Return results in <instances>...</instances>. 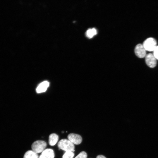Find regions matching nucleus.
I'll use <instances>...</instances> for the list:
<instances>
[{"instance_id":"1","label":"nucleus","mask_w":158,"mask_h":158,"mask_svg":"<svg viewBox=\"0 0 158 158\" xmlns=\"http://www.w3.org/2000/svg\"><path fill=\"white\" fill-rule=\"evenodd\" d=\"M58 146L59 149L66 152H73L75 148L74 144L67 139H62L60 140L58 143Z\"/></svg>"},{"instance_id":"2","label":"nucleus","mask_w":158,"mask_h":158,"mask_svg":"<svg viewBox=\"0 0 158 158\" xmlns=\"http://www.w3.org/2000/svg\"><path fill=\"white\" fill-rule=\"evenodd\" d=\"M47 145V143L45 141L42 140H37L32 144L31 148L33 151L37 154L43 151Z\"/></svg>"},{"instance_id":"3","label":"nucleus","mask_w":158,"mask_h":158,"mask_svg":"<svg viewBox=\"0 0 158 158\" xmlns=\"http://www.w3.org/2000/svg\"><path fill=\"white\" fill-rule=\"evenodd\" d=\"M146 51H153L157 46V42L154 38L150 37L146 39L142 44Z\"/></svg>"},{"instance_id":"4","label":"nucleus","mask_w":158,"mask_h":158,"mask_svg":"<svg viewBox=\"0 0 158 158\" xmlns=\"http://www.w3.org/2000/svg\"><path fill=\"white\" fill-rule=\"evenodd\" d=\"M145 61L146 64L151 68H153L156 65V59L153 54L149 53L145 56Z\"/></svg>"},{"instance_id":"5","label":"nucleus","mask_w":158,"mask_h":158,"mask_svg":"<svg viewBox=\"0 0 158 158\" xmlns=\"http://www.w3.org/2000/svg\"><path fill=\"white\" fill-rule=\"evenodd\" d=\"M146 50L142 44H139L136 45L135 49V53L138 57L143 58L146 56Z\"/></svg>"},{"instance_id":"6","label":"nucleus","mask_w":158,"mask_h":158,"mask_svg":"<svg viewBox=\"0 0 158 158\" xmlns=\"http://www.w3.org/2000/svg\"><path fill=\"white\" fill-rule=\"evenodd\" d=\"M67 138L69 140L75 145L80 144L82 140V138L80 135L75 133L69 134L68 135Z\"/></svg>"},{"instance_id":"7","label":"nucleus","mask_w":158,"mask_h":158,"mask_svg":"<svg viewBox=\"0 0 158 158\" xmlns=\"http://www.w3.org/2000/svg\"><path fill=\"white\" fill-rule=\"evenodd\" d=\"M54 156L53 150L48 148L45 149L42 152L39 158H54Z\"/></svg>"},{"instance_id":"8","label":"nucleus","mask_w":158,"mask_h":158,"mask_svg":"<svg viewBox=\"0 0 158 158\" xmlns=\"http://www.w3.org/2000/svg\"><path fill=\"white\" fill-rule=\"evenodd\" d=\"M49 86V82L47 81L41 83L37 87L36 90L37 93H39L45 92Z\"/></svg>"},{"instance_id":"9","label":"nucleus","mask_w":158,"mask_h":158,"mask_svg":"<svg viewBox=\"0 0 158 158\" xmlns=\"http://www.w3.org/2000/svg\"><path fill=\"white\" fill-rule=\"evenodd\" d=\"M59 139V136L56 133L51 134L49 136V143L51 146H54L57 142Z\"/></svg>"},{"instance_id":"10","label":"nucleus","mask_w":158,"mask_h":158,"mask_svg":"<svg viewBox=\"0 0 158 158\" xmlns=\"http://www.w3.org/2000/svg\"><path fill=\"white\" fill-rule=\"evenodd\" d=\"M23 158H39V156L37 153L32 150H30L25 153Z\"/></svg>"},{"instance_id":"11","label":"nucleus","mask_w":158,"mask_h":158,"mask_svg":"<svg viewBox=\"0 0 158 158\" xmlns=\"http://www.w3.org/2000/svg\"><path fill=\"white\" fill-rule=\"evenodd\" d=\"M97 33V31L96 29L93 28L92 29H89L86 31V35L88 38H91L96 35Z\"/></svg>"},{"instance_id":"12","label":"nucleus","mask_w":158,"mask_h":158,"mask_svg":"<svg viewBox=\"0 0 158 158\" xmlns=\"http://www.w3.org/2000/svg\"><path fill=\"white\" fill-rule=\"evenodd\" d=\"M74 155L73 152L66 151L63 155L62 158H73Z\"/></svg>"},{"instance_id":"13","label":"nucleus","mask_w":158,"mask_h":158,"mask_svg":"<svg viewBox=\"0 0 158 158\" xmlns=\"http://www.w3.org/2000/svg\"><path fill=\"white\" fill-rule=\"evenodd\" d=\"M87 153L84 151H82L75 158H87Z\"/></svg>"},{"instance_id":"14","label":"nucleus","mask_w":158,"mask_h":158,"mask_svg":"<svg viewBox=\"0 0 158 158\" xmlns=\"http://www.w3.org/2000/svg\"><path fill=\"white\" fill-rule=\"evenodd\" d=\"M153 54L156 59L158 60V46H157L153 51Z\"/></svg>"},{"instance_id":"15","label":"nucleus","mask_w":158,"mask_h":158,"mask_svg":"<svg viewBox=\"0 0 158 158\" xmlns=\"http://www.w3.org/2000/svg\"><path fill=\"white\" fill-rule=\"evenodd\" d=\"M96 158H106V157L103 155H98L97 157Z\"/></svg>"}]
</instances>
